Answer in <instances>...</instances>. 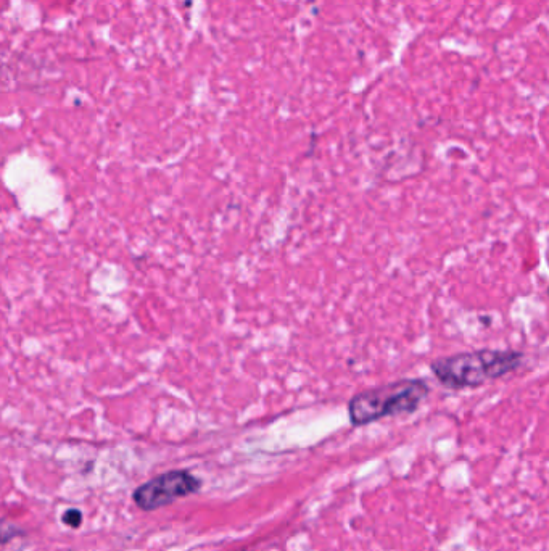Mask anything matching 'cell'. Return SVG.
<instances>
[{
  "label": "cell",
  "mask_w": 549,
  "mask_h": 551,
  "mask_svg": "<svg viewBox=\"0 0 549 551\" xmlns=\"http://www.w3.org/2000/svg\"><path fill=\"white\" fill-rule=\"evenodd\" d=\"M202 487V481L189 471H171L161 474L134 492V502L144 511L158 510L176 502L179 498L189 497Z\"/></svg>",
  "instance_id": "3"
},
{
  "label": "cell",
  "mask_w": 549,
  "mask_h": 551,
  "mask_svg": "<svg viewBox=\"0 0 549 551\" xmlns=\"http://www.w3.org/2000/svg\"><path fill=\"white\" fill-rule=\"evenodd\" d=\"M63 522L68 524V526L73 527V529H78L81 524H83V513L79 510H68L67 513L63 514Z\"/></svg>",
  "instance_id": "6"
},
{
  "label": "cell",
  "mask_w": 549,
  "mask_h": 551,
  "mask_svg": "<svg viewBox=\"0 0 549 551\" xmlns=\"http://www.w3.org/2000/svg\"><path fill=\"white\" fill-rule=\"evenodd\" d=\"M21 534H23V532H21L17 526H13L10 522L0 519V543L10 542L13 537H17V535Z\"/></svg>",
  "instance_id": "5"
},
{
  "label": "cell",
  "mask_w": 549,
  "mask_h": 551,
  "mask_svg": "<svg viewBox=\"0 0 549 551\" xmlns=\"http://www.w3.org/2000/svg\"><path fill=\"white\" fill-rule=\"evenodd\" d=\"M430 389L424 379H401L355 395L348 403L353 426H366L389 416L411 415L419 410Z\"/></svg>",
  "instance_id": "2"
},
{
  "label": "cell",
  "mask_w": 549,
  "mask_h": 551,
  "mask_svg": "<svg viewBox=\"0 0 549 551\" xmlns=\"http://www.w3.org/2000/svg\"><path fill=\"white\" fill-rule=\"evenodd\" d=\"M522 360L524 353L517 350L483 348L438 358L430 363V369L446 389H477L485 382L516 371L522 365Z\"/></svg>",
  "instance_id": "1"
},
{
  "label": "cell",
  "mask_w": 549,
  "mask_h": 551,
  "mask_svg": "<svg viewBox=\"0 0 549 551\" xmlns=\"http://www.w3.org/2000/svg\"><path fill=\"white\" fill-rule=\"evenodd\" d=\"M18 65L20 63L15 62L13 58L4 57L0 54V84L7 86L12 83L13 79L20 78L18 75Z\"/></svg>",
  "instance_id": "4"
}]
</instances>
